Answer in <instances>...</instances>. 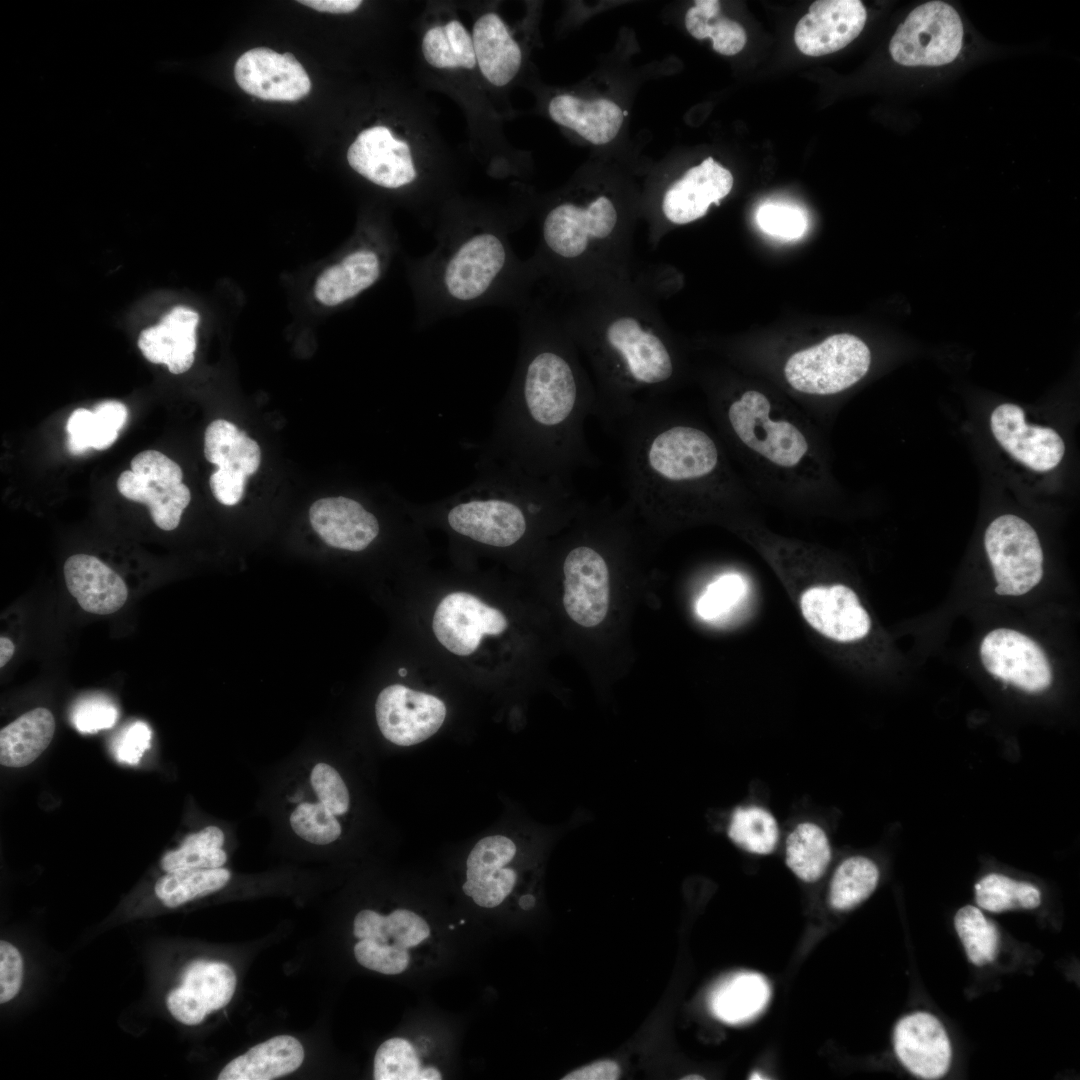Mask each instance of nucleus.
<instances>
[{
    "label": "nucleus",
    "mask_w": 1080,
    "mask_h": 1080,
    "mask_svg": "<svg viewBox=\"0 0 1080 1080\" xmlns=\"http://www.w3.org/2000/svg\"><path fill=\"white\" fill-rule=\"evenodd\" d=\"M508 626L504 614L466 592L448 594L439 603L432 628L450 652L467 656L480 645L483 635H499Z\"/></svg>",
    "instance_id": "obj_16"
},
{
    "label": "nucleus",
    "mask_w": 1080,
    "mask_h": 1080,
    "mask_svg": "<svg viewBox=\"0 0 1080 1080\" xmlns=\"http://www.w3.org/2000/svg\"><path fill=\"white\" fill-rule=\"evenodd\" d=\"M304 1059L301 1043L289 1035L275 1036L230 1061L219 1080H271L297 1070Z\"/></svg>",
    "instance_id": "obj_30"
},
{
    "label": "nucleus",
    "mask_w": 1080,
    "mask_h": 1080,
    "mask_svg": "<svg viewBox=\"0 0 1080 1080\" xmlns=\"http://www.w3.org/2000/svg\"><path fill=\"white\" fill-rule=\"evenodd\" d=\"M866 19V9L859 0H817L797 23L794 41L805 55H827L852 42Z\"/></svg>",
    "instance_id": "obj_19"
},
{
    "label": "nucleus",
    "mask_w": 1080,
    "mask_h": 1080,
    "mask_svg": "<svg viewBox=\"0 0 1080 1080\" xmlns=\"http://www.w3.org/2000/svg\"><path fill=\"white\" fill-rule=\"evenodd\" d=\"M682 1079L683 1080H692V1079L697 1080V1079H704V1078L699 1076V1075H689V1076L683 1077Z\"/></svg>",
    "instance_id": "obj_61"
},
{
    "label": "nucleus",
    "mask_w": 1080,
    "mask_h": 1080,
    "mask_svg": "<svg viewBox=\"0 0 1080 1080\" xmlns=\"http://www.w3.org/2000/svg\"><path fill=\"white\" fill-rule=\"evenodd\" d=\"M707 391L715 432L757 495L814 506L842 496L820 425L805 412L756 388Z\"/></svg>",
    "instance_id": "obj_4"
},
{
    "label": "nucleus",
    "mask_w": 1080,
    "mask_h": 1080,
    "mask_svg": "<svg viewBox=\"0 0 1080 1080\" xmlns=\"http://www.w3.org/2000/svg\"><path fill=\"white\" fill-rule=\"evenodd\" d=\"M998 595L1020 596L1043 576V552L1035 530L1022 518L1006 514L994 519L984 536Z\"/></svg>",
    "instance_id": "obj_9"
},
{
    "label": "nucleus",
    "mask_w": 1080,
    "mask_h": 1080,
    "mask_svg": "<svg viewBox=\"0 0 1080 1080\" xmlns=\"http://www.w3.org/2000/svg\"><path fill=\"white\" fill-rule=\"evenodd\" d=\"M15 651L13 642L4 636L0 638V667H4L12 658Z\"/></svg>",
    "instance_id": "obj_58"
},
{
    "label": "nucleus",
    "mask_w": 1080,
    "mask_h": 1080,
    "mask_svg": "<svg viewBox=\"0 0 1080 1080\" xmlns=\"http://www.w3.org/2000/svg\"><path fill=\"white\" fill-rule=\"evenodd\" d=\"M771 998L768 980L756 972H738L722 981L710 995L709 1006L719 1020L732 1025L758 1017Z\"/></svg>",
    "instance_id": "obj_31"
},
{
    "label": "nucleus",
    "mask_w": 1080,
    "mask_h": 1080,
    "mask_svg": "<svg viewBox=\"0 0 1080 1080\" xmlns=\"http://www.w3.org/2000/svg\"><path fill=\"white\" fill-rule=\"evenodd\" d=\"M198 323L196 311L177 306L158 325L141 332L138 346L148 361L165 364L173 374L184 373L194 362Z\"/></svg>",
    "instance_id": "obj_27"
},
{
    "label": "nucleus",
    "mask_w": 1080,
    "mask_h": 1080,
    "mask_svg": "<svg viewBox=\"0 0 1080 1080\" xmlns=\"http://www.w3.org/2000/svg\"><path fill=\"white\" fill-rule=\"evenodd\" d=\"M421 1063L413 1045L403 1038L383 1042L374 1057L376 1080H420Z\"/></svg>",
    "instance_id": "obj_44"
},
{
    "label": "nucleus",
    "mask_w": 1080,
    "mask_h": 1080,
    "mask_svg": "<svg viewBox=\"0 0 1080 1080\" xmlns=\"http://www.w3.org/2000/svg\"><path fill=\"white\" fill-rule=\"evenodd\" d=\"M871 358L863 340L839 333L789 355L782 374L787 386L801 397L830 399L862 380Z\"/></svg>",
    "instance_id": "obj_7"
},
{
    "label": "nucleus",
    "mask_w": 1080,
    "mask_h": 1080,
    "mask_svg": "<svg viewBox=\"0 0 1080 1080\" xmlns=\"http://www.w3.org/2000/svg\"><path fill=\"white\" fill-rule=\"evenodd\" d=\"M375 713L383 736L399 746L423 742L435 734L446 717V707L434 695L394 684L378 695Z\"/></svg>",
    "instance_id": "obj_13"
},
{
    "label": "nucleus",
    "mask_w": 1080,
    "mask_h": 1080,
    "mask_svg": "<svg viewBox=\"0 0 1080 1080\" xmlns=\"http://www.w3.org/2000/svg\"><path fill=\"white\" fill-rule=\"evenodd\" d=\"M384 930L389 942L405 949L417 946L430 935L427 922L406 909H397L385 916Z\"/></svg>",
    "instance_id": "obj_50"
},
{
    "label": "nucleus",
    "mask_w": 1080,
    "mask_h": 1080,
    "mask_svg": "<svg viewBox=\"0 0 1080 1080\" xmlns=\"http://www.w3.org/2000/svg\"><path fill=\"white\" fill-rule=\"evenodd\" d=\"M377 244L363 243L347 252L337 263L318 277L314 293L329 307L350 301L373 286L385 266V250Z\"/></svg>",
    "instance_id": "obj_26"
},
{
    "label": "nucleus",
    "mask_w": 1080,
    "mask_h": 1080,
    "mask_svg": "<svg viewBox=\"0 0 1080 1080\" xmlns=\"http://www.w3.org/2000/svg\"><path fill=\"white\" fill-rule=\"evenodd\" d=\"M954 926L971 963L982 966L996 958L998 930L977 907L966 905L960 908L954 917Z\"/></svg>",
    "instance_id": "obj_42"
},
{
    "label": "nucleus",
    "mask_w": 1080,
    "mask_h": 1080,
    "mask_svg": "<svg viewBox=\"0 0 1080 1080\" xmlns=\"http://www.w3.org/2000/svg\"><path fill=\"white\" fill-rule=\"evenodd\" d=\"M518 312L515 370L478 459L571 481L575 471L600 464L585 430L587 418L598 416L596 387L556 310L532 299Z\"/></svg>",
    "instance_id": "obj_1"
},
{
    "label": "nucleus",
    "mask_w": 1080,
    "mask_h": 1080,
    "mask_svg": "<svg viewBox=\"0 0 1080 1080\" xmlns=\"http://www.w3.org/2000/svg\"><path fill=\"white\" fill-rule=\"evenodd\" d=\"M23 977V960L18 949L0 941V1003L12 1000L19 992Z\"/></svg>",
    "instance_id": "obj_52"
},
{
    "label": "nucleus",
    "mask_w": 1080,
    "mask_h": 1080,
    "mask_svg": "<svg viewBox=\"0 0 1080 1080\" xmlns=\"http://www.w3.org/2000/svg\"><path fill=\"white\" fill-rule=\"evenodd\" d=\"M422 52L428 64L435 68L476 66L472 36L458 20L429 28L422 39Z\"/></svg>",
    "instance_id": "obj_36"
},
{
    "label": "nucleus",
    "mask_w": 1080,
    "mask_h": 1080,
    "mask_svg": "<svg viewBox=\"0 0 1080 1080\" xmlns=\"http://www.w3.org/2000/svg\"><path fill=\"white\" fill-rule=\"evenodd\" d=\"M234 75L241 89L264 100L296 101L311 90L309 76L293 54L264 47L243 53Z\"/></svg>",
    "instance_id": "obj_17"
},
{
    "label": "nucleus",
    "mask_w": 1080,
    "mask_h": 1080,
    "mask_svg": "<svg viewBox=\"0 0 1080 1080\" xmlns=\"http://www.w3.org/2000/svg\"><path fill=\"white\" fill-rule=\"evenodd\" d=\"M756 220L762 231L786 240L801 237L807 227L804 213L786 204H764L758 209Z\"/></svg>",
    "instance_id": "obj_48"
},
{
    "label": "nucleus",
    "mask_w": 1080,
    "mask_h": 1080,
    "mask_svg": "<svg viewBox=\"0 0 1080 1080\" xmlns=\"http://www.w3.org/2000/svg\"><path fill=\"white\" fill-rule=\"evenodd\" d=\"M805 620L822 635L839 642L864 638L871 627L868 613L853 590L844 585L818 586L800 599Z\"/></svg>",
    "instance_id": "obj_23"
},
{
    "label": "nucleus",
    "mask_w": 1080,
    "mask_h": 1080,
    "mask_svg": "<svg viewBox=\"0 0 1080 1080\" xmlns=\"http://www.w3.org/2000/svg\"><path fill=\"white\" fill-rule=\"evenodd\" d=\"M747 585L739 574L728 573L712 582L696 604L698 615L705 620L719 618L745 596Z\"/></svg>",
    "instance_id": "obj_46"
},
{
    "label": "nucleus",
    "mask_w": 1080,
    "mask_h": 1080,
    "mask_svg": "<svg viewBox=\"0 0 1080 1080\" xmlns=\"http://www.w3.org/2000/svg\"><path fill=\"white\" fill-rule=\"evenodd\" d=\"M962 42L963 25L956 10L931 1L916 7L899 25L889 51L903 66H941L958 56Z\"/></svg>",
    "instance_id": "obj_8"
},
{
    "label": "nucleus",
    "mask_w": 1080,
    "mask_h": 1080,
    "mask_svg": "<svg viewBox=\"0 0 1080 1080\" xmlns=\"http://www.w3.org/2000/svg\"><path fill=\"white\" fill-rule=\"evenodd\" d=\"M516 879L513 869L502 867L493 877L473 887L469 897L481 907H496L511 893Z\"/></svg>",
    "instance_id": "obj_53"
},
{
    "label": "nucleus",
    "mask_w": 1080,
    "mask_h": 1080,
    "mask_svg": "<svg viewBox=\"0 0 1080 1080\" xmlns=\"http://www.w3.org/2000/svg\"><path fill=\"white\" fill-rule=\"evenodd\" d=\"M420 1080H439L441 1079V1073L434 1067L422 1068Z\"/></svg>",
    "instance_id": "obj_59"
},
{
    "label": "nucleus",
    "mask_w": 1080,
    "mask_h": 1080,
    "mask_svg": "<svg viewBox=\"0 0 1080 1080\" xmlns=\"http://www.w3.org/2000/svg\"><path fill=\"white\" fill-rule=\"evenodd\" d=\"M620 1068L616 1062L603 1060L574 1070L563 1077V1080H615L618 1079Z\"/></svg>",
    "instance_id": "obj_56"
},
{
    "label": "nucleus",
    "mask_w": 1080,
    "mask_h": 1080,
    "mask_svg": "<svg viewBox=\"0 0 1080 1080\" xmlns=\"http://www.w3.org/2000/svg\"><path fill=\"white\" fill-rule=\"evenodd\" d=\"M127 415L126 406L114 400L98 403L93 411L85 408L74 410L66 424L68 450L77 455L89 448H108L117 439Z\"/></svg>",
    "instance_id": "obj_33"
},
{
    "label": "nucleus",
    "mask_w": 1080,
    "mask_h": 1080,
    "mask_svg": "<svg viewBox=\"0 0 1080 1080\" xmlns=\"http://www.w3.org/2000/svg\"><path fill=\"white\" fill-rule=\"evenodd\" d=\"M732 173L712 157L688 169L664 191L662 214L674 225H685L704 217L712 204L720 205L732 190Z\"/></svg>",
    "instance_id": "obj_22"
},
{
    "label": "nucleus",
    "mask_w": 1080,
    "mask_h": 1080,
    "mask_svg": "<svg viewBox=\"0 0 1080 1080\" xmlns=\"http://www.w3.org/2000/svg\"><path fill=\"white\" fill-rule=\"evenodd\" d=\"M563 605L583 627L602 623L609 608V568L601 551L589 544L570 548L563 559Z\"/></svg>",
    "instance_id": "obj_12"
},
{
    "label": "nucleus",
    "mask_w": 1080,
    "mask_h": 1080,
    "mask_svg": "<svg viewBox=\"0 0 1080 1080\" xmlns=\"http://www.w3.org/2000/svg\"><path fill=\"white\" fill-rule=\"evenodd\" d=\"M878 880L879 870L872 860L863 856L847 858L831 879L829 903L836 910H850L872 894Z\"/></svg>",
    "instance_id": "obj_38"
},
{
    "label": "nucleus",
    "mask_w": 1080,
    "mask_h": 1080,
    "mask_svg": "<svg viewBox=\"0 0 1080 1080\" xmlns=\"http://www.w3.org/2000/svg\"><path fill=\"white\" fill-rule=\"evenodd\" d=\"M658 293L632 276L567 293L569 306L557 311L591 370L606 430L637 403L665 399L682 379V356L656 306Z\"/></svg>",
    "instance_id": "obj_3"
},
{
    "label": "nucleus",
    "mask_w": 1080,
    "mask_h": 1080,
    "mask_svg": "<svg viewBox=\"0 0 1080 1080\" xmlns=\"http://www.w3.org/2000/svg\"><path fill=\"white\" fill-rule=\"evenodd\" d=\"M117 716L113 704L101 698H92L78 704L73 713V723L81 733H96L111 728Z\"/></svg>",
    "instance_id": "obj_51"
},
{
    "label": "nucleus",
    "mask_w": 1080,
    "mask_h": 1080,
    "mask_svg": "<svg viewBox=\"0 0 1080 1080\" xmlns=\"http://www.w3.org/2000/svg\"><path fill=\"white\" fill-rule=\"evenodd\" d=\"M236 988L234 970L226 963L196 960L187 965L181 986L166 997L172 1016L185 1025H197L212 1011L225 1007Z\"/></svg>",
    "instance_id": "obj_18"
},
{
    "label": "nucleus",
    "mask_w": 1080,
    "mask_h": 1080,
    "mask_svg": "<svg viewBox=\"0 0 1080 1080\" xmlns=\"http://www.w3.org/2000/svg\"><path fill=\"white\" fill-rule=\"evenodd\" d=\"M901 1064L922 1079H939L949 1070L952 1049L948 1034L934 1015L915 1012L901 1018L893 1032Z\"/></svg>",
    "instance_id": "obj_20"
},
{
    "label": "nucleus",
    "mask_w": 1080,
    "mask_h": 1080,
    "mask_svg": "<svg viewBox=\"0 0 1080 1080\" xmlns=\"http://www.w3.org/2000/svg\"><path fill=\"white\" fill-rule=\"evenodd\" d=\"M548 112L556 123L574 130L595 145L613 140L624 120L623 111L611 100L586 101L569 94L553 97Z\"/></svg>",
    "instance_id": "obj_29"
},
{
    "label": "nucleus",
    "mask_w": 1080,
    "mask_h": 1080,
    "mask_svg": "<svg viewBox=\"0 0 1080 1080\" xmlns=\"http://www.w3.org/2000/svg\"><path fill=\"white\" fill-rule=\"evenodd\" d=\"M298 2L317 11L329 13H350L362 4L359 0H301Z\"/></svg>",
    "instance_id": "obj_57"
},
{
    "label": "nucleus",
    "mask_w": 1080,
    "mask_h": 1080,
    "mask_svg": "<svg viewBox=\"0 0 1080 1080\" xmlns=\"http://www.w3.org/2000/svg\"><path fill=\"white\" fill-rule=\"evenodd\" d=\"M979 907L993 913L1014 909H1034L1041 903L1040 890L1031 883L1001 874H988L975 885Z\"/></svg>",
    "instance_id": "obj_40"
},
{
    "label": "nucleus",
    "mask_w": 1080,
    "mask_h": 1080,
    "mask_svg": "<svg viewBox=\"0 0 1080 1080\" xmlns=\"http://www.w3.org/2000/svg\"><path fill=\"white\" fill-rule=\"evenodd\" d=\"M64 579L80 607L92 614H112L122 608L128 597L121 576L92 555L70 556L64 564Z\"/></svg>",
    "instance_id": "obj_25"
},
{
    "label": "nucleus",
    "mask_w": 1080,
    "mask_h": 1080,
    "mask_svg": "<svg viewBox=\"0 0 1080 1080\" xmlns=\"http://www.w3.org/2000/svg\"><path fill=\"white\" fill-rule=\"evenodd\" d=\"M407 270L418 329L481 307L519 311L539 283L504 228L470 218L444 225L431 252L408 258Z\"/></svg>",
    "instance_id": "obj_5"
},
{
    "label": "nucleus",
    "mask_w": 1080,
    "mask_h": 1080,
    "mask_svg": "<svg viewBox=\"0 0 1080 1080\" xmlns=\"http://www.w3.org/2000/svg\"><path fill=\"white\" fill-rule=\"evenodd\" d=\"M224 833L216 826H208L188 835L180 847L167 852L161 859V867L166 872L180 869L219 868L227 855L222 849Z\"/></svg>",
    "instance_id": "obj_39"
},
{
    "label": "nucleus",
    "mask_w": 1080,
    "mask_h": 1080,
    "mask_svg": "<svg viewBox=\"0 0 1080 1080\" xmlns=\"http://www.w3.org/2000/svg\"><path fill=\"white\" fill-rule=\"evenodd\" d=\"M990 428L998 443L1016 460L1035 471H1049L1063 458L1065 445L1052 428L1030 425L1022 408L1005 403L990 416Z\"/></svg>",
    "instance_id": "obj_21"
},
{
    "label": "nucleus",
    "mask_w": 1080,
    "mask_h": 1080,
    "mask_svg": "<svg viewBox=\"0 0 1080 1080\" xmlns=\"http://www.w3.org/2000/svg\"><path fill=\"white\" fill-rule=\"evenodd\" d=\"M230 878V871L222 867L180 869L166 872L159 878L155 884V893L165 906L175 908L220 890Z\"/></svg>",
    "instance_id": "obj_37"
},
{
    "label": "nucleus",
    "mask_w": 1080,
    "mask_h": 1080,
    "mask_svg": "<svg viewBox=\"0 0 1080 1080\" xmlns=\"http://www.w3.org/2000/svg\"><path fill=\"white\" fill-rule=\"evenodd\" d=\"M151 735L150 727L142 721L130 725L117 742L115 749L117 759L123 763L137 764L150 747Z\"/></svg>",
    "instance_id": "obj_54"
},
{
    "label": "nucleus",
    "mask_w": 1080,
    "mask_h": 1080,
    "mask_svg": "<svg viewBox=\"0 0 1080 1080\" xmlns=\"http://www.w3.org/2000/svg\"><path fill=\"white\" fill-rule=\"evenodd\" d=\"M130 467L118 477L120 494L146 504L157 527L174 530L191 500L180 466L159 451L145 450L132 459Z\"/></svg>",
    "instance_id": "obj_10"
},
{
    "label": "nucleus",
    "mask_w": 1080,
    "mask_h": 1080,
    "mask_svg": "<svg viewBox=\"0 0 1080 1080\" xmlns=\"http://www.w3.org/2000/svg\"><path fill=\"white\" fill-rule=\"evenodd\" d=\"M398 673H399V675H400L401 677H405V676L407 675V669H405V668H400V669L398 670Z\"/></svg>",
    "instance_id": "obj_62"
},
{
    "label": "nucleus",
    "mask_w": 1080,
    "mask_h": 1080,
    "mask_svg": "<svg viewBox=\"0 0 1080 1080\" xmlns=\"http://www.w3.org/2000/svg\"><path fill=\"white\" fill-rule=\"evenodd\" d=\"M607 431L629 504L664 521L737 511L758 496L715 431L665 399L637 403Z\"/></svg>",
    "instance_id": "obj_2"
},
{
    "label": "nucleus",
    "mask_w": 1080,
    "mask_h": 1080,
    "mask_svg": "<svg viewBox=\"0 0 1080 1080\" xmlns=\"http://www.w3.org/2000/svg\"><path fill=\"white\" fill-rule=\"evenodd\" d=\"M535 904V898L532 895H524L519 900V905L522 909H530Z\"/></svg>",
    "instance_id": "obj_60"
},
{
    "label": "nucleus",
    "mask_w": 1080,
    "mask_h": 1080,
    "mask_svg": "<svg viewBox=\"0 0 1080 1080\" xmlns=\"http://www.w3.org/2000/svg\"><path fill=\"white\" fill-rule=\"evenodd\" d=\"M728 835L742 849L759 855L772 853L779 839L774 816L759 806L737 808L731 818Z\"/></svg>",
    "instance_id": "obj_41"
},
{
    "label": "nucleus",
    "mask_w": 1080,
    "mask_h": 1080,
    "mask_svg": "<svg viewBox=\"0 0 1080 1080\" xmlns=\"http://www.w3.org/2000/svg\"><path fill=\"white\" fill-rule=\"evenodd\" d=\"M475 470L469 485L436 503L413 504V512L442 516L458 536L504 550L526 538L532 522L569 516L582 506L571 481L483 459H477Z\"/></svg>",
    "instance_id": "obj_6"
},
{
    "label": "nucleus",
    "mask_w": 1080,
    "mask_h": 1080,
    "mask_svg": "<svg viewBox=\"0 0 1080 1080\" xmlns=\"http://www.w3.org/2000/svg\"><path fill=\"white\" fill-rule=\"evenodd\" d=\"M685 26L696 39L710 38L713 49L726 56L740 52L746 44L744 28L721 14L717 0H697L685 15Z\"/></svg>",
    "instance_id": "obj_34"
},
{
    "label": "nucleus",
    "mask_w": 1080,
    "mask_h": 1080,
    "mask_svg": "<svg viewBox=\"0 0 1080 1080\" xmlns=\"http://www.w3.org/2000/svg\"><path fill=\"white\" fill-rule=\"evenodd\" d=\"M980 657L990 674L1026 692H1041L1052 683L1046 654L1018 631L999 628L989 632L982 640Z\"/></svg>",
    "instance_id": "obj_14"
},
{
    "label": "nucleus",
    "mask_w": 1080,
    "mask_h": 1080,
    "mask_svg": "<svg viewBox=\"0 0 1080 1080\" xmlns=\"http://www.w3.org/2000/svg\"><path fill=\"white\" fill-rule=\"evenodd\" d=\"M515 854L516 846L506 836L491 835L481 839L467 858V879L462 886L463 892L469 896L473 887L493 877Z\"/></svg>",
    "instance_id": "obj_43"
},
{
    "label": "nucleus",
    "mask_w": 1080,
    "mask_h": 1080,
    "mask_svg": "<svg viewBox=\"0 0 1080 1080\" xmlns=\"http://www.w3.org/2000/svg\"><path fill=\"white\" fill-rule=\"evenodd\" d=\"M385 916L373 910H362L354 919V935L359 940L369 939L389 943L384 930Z\"/></svg>",
    "instance_id": "obj_55"
},
{
    "label": "nucleus",
    "mask_w": 1080,
    "mask_h": 1080,
    "mask_svg": "<svg viewBox=\"0 0 1080 1080\" xmlns=\"http://www.w3.org/2000/svg\"><path fill=\"white\" fill-rule=\"evenodd\" d=\"M310 781L319 802L335 815H343L348 811L349 792L336 769L324 762L317 763L312 769Z\"/></svg>",
    "instance_id": "obj_49"
},
{
    "label": "nucleus",
    "mask_w": 1080,
    "mask_h": 1080,
    "mask_svg": "<svg viewBox=\"0 0 1080 1080\" xmlns=\"http://www.w3.org/2000/svg\"><path fill=\"white\" fill-rule=\"evenodd\" d=\"M336 815L323 803H300L290 815L293 831L307 842L325 845L341 835Z\"/></svg>",
    "instance_id": "obj_45"
},
{
    "label": "nucleus",
    "mask_w": 1080,
    "mask_h": 1080,
    "mask_svg": "<svg viewBox=\"0 0 1080 1080\" xmlns=\"http://www.w3.org/2000/svg\"><path fill=\"white\" fill-rule=\"evenodd\" d=\"M356 960L373 971L394 975L403 972L409 964L408 950L394 943L362 939L354 947Z\"/></svg>",
    "instance_id": "obj_47"
},
{
    "label": "nucleus",
    "mask_w": 1080,
    "mask_h": 1080,
    "mask_svg": "<svg viewBox=\"0 0 1080 1080\" xmlns=\"http://www.w3.org/2000/svg\"><path fill=\"white\" fill-rule=\"evenodd\" d=\"M309 519L327 545L351 552L367 549L380 533L377 516L349 496L317 500L310 507Z\"/></svg>",
    "instance_id": "obj_24"
},
{
    "label": "nucleus",
    "mask_w": 1080,
    "mask_h": 1080,
    "mask_svg": "<svg viewBox=\"0 0 1080 1080\" xmlns=\"http://www.w3.org/2000/svg\"><path fill=\"white\" fill-rule=\"evenodd\" d=\"M55 719L44 707L32 709L0 731V763L21 768L35 761L49 746L55 732Z\"/></svg>",
    "instance_id": "obj_32"
},
{
    "label": "nucleus",
    "mask_w": 1080,
    "mask_h": 1080,
    "mask_svg": "<svg viewBox=\"0 0 1080 1080\" xmlns=\"http://www.w3.org/2000/svg\"><path fill=\"white\" fill-rule=\"evenodd\" d=\"M786 864L804 882H815L826 871L831 847L825 831L817 824L804 822L795 827L786 840Z\"/></svg>",
    "instance_id": "obj_35"
},
{
    "label": "nucleus",
    "mask_w": 1080,
    "mask_h": 1080,
    "mask_svg": "<svg viewBox=\"0 0 1080 1080\" xmlns=\"http://www.w3.org/2000/svg\"><path fill=\"white\" fill-rule=\"evenodd\" d=\"M347 160L354 171L382 188H408L419 178L409 144L386 126L363 130L349 146Z\"/></svg>",
    "instance_id": "obj_15"
},
{
    "label": "nucleus",
    "mask_w": 1080,
    "mask_h": 1080,
    "mask_svg": "<svg viewBox=\"0 0 1080 1080\" xmlns=\"http://www.w3.org/2000/svg\"><path fill=\"white\" fill-rule=\"evenodd\" d=\"M204 455L218 467L210 476L214 497L223 505L237 504L243 496L247 477L260 465L261 451L257 442L233 423L217 419L206 428Z\"/></svg>",
    "instance_id": "obj_11"
},
{
    "label": "nucleus",
    "mask_w": 1080,
    "mask_h": 1080,
    "mask_svg": "<svg viewBox=\"0 0 1080 1080\" xmlns=\"http://www.w3.org/2000/svg\"><path fill=\"white\" fill-rule=\"evenodd\" d=\"M471 36L482 75L495 86L507 85L520 69L522 53L503 20L485 13L476 20Z\"/></svg>",
    "instance_id": "obj_28"
}]
</instances>
